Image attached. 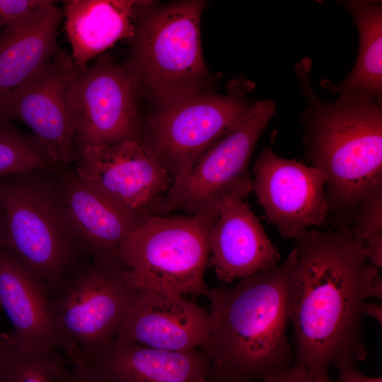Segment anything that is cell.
Segmentation results:
<instances>
[{
  "mask_svg": "<svg viewBox=\"0 0 382 382\" xmlns=\"http://www.w3.org/2000/svg\"><path fill=\"white\" fill-rule=\"evenodd\" d=\"M294 239L289 291L294 365L330 382L331 364L366 358L363 308L368 299H381L382 279L346 225L305 230Z\"/></svg>",
  "mask_w": 382,
  "mask_h": 382,
  "instance_id": "obj_1",
  "label": "cell"
},
{
  "mask_svg": "<svg viewBox=\"0 0 382 382\" xmlns=\"http://www.w3.org/2000/svg\"><path fill=\"white\" fill-rule=\"evenodd\" d=\"M296 259L210 289L209 335L203 349L209 382H256L293 366L287 336L289 291Z\"/></svg>",
  "mask_w": 382,
  "mask_h": 382,
  "instance_id": "obj_2",
  "label": "cell"
},
{
  "mask_svg": "<svg viewBox=\"0 0 382 382\" xmlns=\"http://www.w3.org/2000/svg\"><path fill=\"white\" fill-rule=\"evenodd\" d=\"M312 62L294 68L307 107L300 120L306 158L325 176L330 207L340 224L348 225L359 208L382 193V100L342 93L321 100L310 80Z\"/></svg>",
  "mask_w": 382,
  "mask_h": 382,
  "instance_id": "obj_3",
  "label": "cell"
},
{
  "mask_svg": "<svg viewBox=\"0 0 382 382\" xmlns=\"http://www.w3.org/2000/svg\"><path fill=\"white\" fill-rule=\"evenodd\" d=\"M219 210L187 216L156 215L137 226L117 258L137 291L209 297L204 280L209 234Z\"/></svg>",
  "mask_w": 382,
  "mask_h": 382,
  "instance_id": "obj_4",
  "label": "cell"
},
{
  "mask_svg": "<svg viewBox=\"0 0 382 382\" xmlns=\"http://www.w3.org/2000/svg\"><path fill=\"white\" fill-rule=\"evenodd\" d=\"M37 171L0 177L4 247L39 277L51 296L75 267L80 247L68 220L59 177L52 183Z\"/></svg>",
  "mask_w": 382,
  "mask_h": 382,
  "instance_id": "obj_5",
  "label": "cell"
},
{
  "mask_svg": "<svg viewBox=\"0 0 382 382\" xmlns=\"http://www.w3.org/2000/svg\"><path fill=\"white\" fill-rule=\"evenodd\" d=\"M204 4L178 2L141 19L136 12L130 59L125 67L138 88H146L161 105L202 92L207 78L199 32Z\"/></svg>",
  "mask_w": 382,
  "mask_h": 382,
  "instance_id": "obj_6",
  "label": "cell"
},
{
  "mask_svg": "<svg viewBox=\"0 0 382 382\" xmlns=\"http://www.w3.org/2000/svg\"><path fill=\"white\" fill-rule=\"evenodd\" d=\"M137 292L117 265L76 266L52 294L58 349L72 366L87 367L115 339Z\"/></svg>",
  "mask_w": 382,
  "mask_h": 382,
  "instance_id": "obj_7",
  "label": "cell"
},
{
  "mask_svg": "<svg viewBox=\"0 0 382 382\" xmlns=\"http://www.w3.org/2000/svg\"><path fill=\"white\" fill-rule=\"evenodd\" d=\"M252 88L243 79L225 95L200 92L162 105L142 125L139 142L173 181L241 122L253 104L245 97Z\"/></svg>",
  "mask_w": 382,
  "mask_h": 382,
  "instance_id": "obj_8",
  "label": "cell"
},
{
  "mask_svg": "<svg viewBox=\"0 0 382 382\" xmlns=\"http://www.w3.org/2000/svg\"><path fill=\"white\" fill-rule=\"evenodd\" d=\"M276 112L272 99L253 102L231 131L216 141L183 175L173 181L155 215L183 210L190 214L219 210L233 196L253 190L248 166L256 144Z\"/></svg>",
  "mask_w": 382,
  "mask_h": 382,
  "instance_id": "obj_9",
  "label": "cell"
},
{
  "mask_svg": "<svg viewBox=\"0 0 382 382\" xmlns=\"http://www.w3.org/2000/svg\"><path fill=\"white\" fill-rule=\"evenodd\" d=\"M76 69L71 54L59 48L0 102V115L26 125L57 168L79 155L71 100Z\"/></svg>",
  "mask_w": 382,
  "mask_h": 382,
  "instance_id": "obj_10",
  "label": "cell"
},
{
  "mask_svg": "<svg viewBox=\"0 0 382 382\" xmlns=\"http://www.w3.org/2000/svg\"><path fill=\"white\" fill-rule=\"evenodd\" d=\"M134 77L110 54L76 69L71 100L79 145L139 141L142 122Z\"/></svg>",
  "mask_w": 382,
  "mask_h": 382,
  "instance_id": "obj_11",
  "label": "cell"
},
{
  "mask_svg": "<svg viewBox=\"0 0 382 382\" xmlns=\"http://www.w3.org/2000/svg\"><path fill=\"white\" fill-rule=\"evenodd\" d=\"M75 173L135 216H155L173 183L137 141L81 146Z\"/></svg>",
  "mask_w": 382,
  "mask_h": 382,
  "instance_id": "obj_12",
  "label": "cell"
},
{
  "mask_svg": "<svg viewBox=\"0 0 382 382\" xmlns=\"http://www.w3.org/2000/svg\"><path fill=\"white\" fill-rule=\"evenodd\" d=\"M253 171V190L267 220L282 236L294 238L328 216L325 176L319 168L282 158L266 148Z\"/></svg>",
  "mask_w": 382,
  "mask_h": 382,
  "instance_id": "obj_13",
  "label": "cell"
},
{
  "mask_svg": "<svg viewBox=\"0 0 382 382\" xmlns=\"http://www.w3.org/2000/svg\"><path fill=\"white\" fill-rule=\"evenodd\" d=\"M209 316L184 296L137 291L115 340L170 351L203 350Z\"/></svg>",
  "mask_w": 382,
  "mask_h": 382,
  "instance_id": "obj_14",
  "label": "cell"
},
{
  "mask_svg": "<svg viewBox=\"0 0 382 382\" xmlns=\"http://www.w3.org/2000/svg\"><path fill=\"white\" fill-rule=\"evenodd\" d=\"M56 172L68 220L80 248L89 253L94 261L117 265L122 244L144 219L84 182L74 170L59 171L57 168Z\"/></svg>",
  "mask_w": 382,
  "mask_h": 382,
  "instance_id": "obj_15",
  "label": "cell"
},
{
  "mask_svg": "<svg viewBox=\"0 0 382 382\" xmlns=\"http://www.w3.org/2000/svg\"><path fill=\"white\" fill-rule=\"evenodd\" d=\"M245 197L226 200L209 234V265L224 284L252 275L279 262L270 240Z\"/></svg>",
  "mask_w": 382,
  "mask_h": 382,
  "instance_id": "obj_16",
  "label": "cell"
},
{
  "mask_svg": "<svg viewBox=\"0 0 382 382\" xmlns=\"http://www.w3.org/2000/svg\"><path fill=\"white\" fill-rule=\"evenodd\" d=\"M0 307L12 325L7 336L16 347L28 352L58 349L47 286L5 247H0Z\"/></svg>",
  "mask_w": 382,
  "mask_h": 382,
  "instance_id": "obj_17",
  "label": "cell"
},
{
  "mask_svg": "<svg viewBox=\"0 0 382 382\" xmlns=\"http://www.w3.org/2000/svg\"><path fill=\"white\" fill-rule=\"evenodd\" d=\"M209 367L203 350L170 352L114 339L86 368L100 382H197Z\"/></svg>",
  "mask_w": 382,
  "mask_h": 382,
  "instance_id": "obj_18",
  "label": "cell"
},
{
  "mask_svg": "<svg viewBox=\"0 0 382 382\" xmlns=\"http://www.w3.org/2000/svg\"><path fill=\"white\" fill-rule=\"evenodd\" d=\"M63 17V8L47 0L1 33L0 102L55 55Z\"/></svg>",
  "mask_w": 382,
  "mask_h": 382,
  "instance_id": "obj_19",
  "label": "cell"
},
{
  "mask_svg": "<svg viewBox=\"0 0 382 382\" xmlns=\"http://www.w3.org/2000/svg\"><path fill=\"white\" fill-rule=\"evenodd\" d=\"M65 30L77 68L88 66L120 40L134 35L139 1L68 0L64 1Z\"/></svg>",
  "mask_w": 382,
  "mask_h": 382,
  "instance_id": "obj_20",
  "label": "cell"
},
{
  "mask_svg": "<svg viewBox=\"0 0 382 382\" xmlns=\"http://www.w3.org/2000/svg\"><path fill=\"white\" fill-rule=\"evenodd\" d=\"M359 35L355 65L348 77L339 83L323 79L320 86L334 93H356L381 100L382 97V4L378 1H346Z\"/></svg>",
  "mask_w": 382,
  "mask_h": 382,
  "instance_id": "obj_21",
  "label": "cell"
},
{
  "mask_svg": "<svg viewBox=\"0 0 382 382\" xmlns=\"http://www.w3.org/2000/svg\"><path fill=\"white\" fill-rule=\"evenodd\" d=\"M68 369L57 349L24 351L0 336V382H63Z\"/></svg>",
  "mask_w": 382,
  "mask_h": 382,
  "instance_id": "obj_22",
  "label": "cell"
},
{
  "mask_svg": "<svg viewBox=\"0 0 382 382\" xmlns=\"http://www.w3.org/2000/svg\"><path fill=\"white\" fill-rule=\"evenodd\" d=\"M56 168L33 135L25 134L0 115V177Z\"/></svg>",
  "mask_w": 382,
  "mask_h": 382,
  "instance_id": "obj_23",
  "label": "cell"
},
{
  "mask_svg": "<svg viewBox=\"0 0 382 382\" xmlns=\"http://www.w3.org/2000/svg\"><path fill=\"white\" fill-rule=\"evenodd\" d=\"M47 0H0V34L9 25L24 18Z\"/></svg>",
  "mask_w": 382,
  "mask_h": 382,
  "instance_id": "obj_24",
  "label": "cell"
},
{
  "mask_svg": "<svg viewBox=\"0 0 382 382\" xmlns=\"http://www.w3.org/2000/svg\"><path fill=\"white\" fill-rule=\"evenodd\" d=\"M335 366L339 372L335 382H382L381 377H371L362 373L354 359L343 360Z\"/></svg>",
  "mask_w": 382,
  "mask_h": 382,
  "instance_id": "obj_25",
  "label": "cell"
},
{
  "mask_svg": "<svg viewBox=\"0 0 382 382\" xmlns=\"http://www.w3.org/2000/svg\"><path fill=\"white\" fill-rule=\"evenodd\" d=\"M262 382H323L303 368L292 366L266 378Z\"/></svg>",
  "mask_w": 382,
  "mask_h": 382,
  "instance_id": "obj_26",
  "label": "cell"
},
{
  "mask_svg": "<svg viewBox=\"0 0 382 382\" xmlns=\"http://www.w3.org/2000/svg\"><path fill=\"white\" fill-rule=\"evenodd\" d=\"M63 382H100L86 367L72 366L69 368Z\"/></svg>",
  "mask_w": 382,
  "mask_h": 382,
  "instance_id": "obj_27",
  "label": "cell"
},
{
  "mask_svg": "<svg viewBox=\"0 0 382 382\" xmlns=\"http://www.w3.org/2000/svg\"><path fill=\"white\" fill-rule=\"evenodd\" d=\"M364 316H368L374 318L381 324L382 322V306L378 303L366 302L363 308Z\"/></svg>",
  "mask_w": 382,
  "mask_h": 382,
  "instance_id": "obj_28",
  "label": "cell"
},
{
  "mask_svg": "<svg viewBox=\"0 0 382 382\" xmlns=\"http://www.w3.org/2000/svg\"><path fill=\"white\" fill-rule=\"evenodd\" d=\"M5 239V223L4 212L0 204V247L4 246Z\"/></svg>",
  "mask_w": 382,
  "mask_h": 382,
  "instance_id": "obj_29",
  "label": "cell"
},
{
  "mask_svg": "<svg viewBox=\"0 0 382 382\" xmlns=\"http://www.w3.org/2000/svg\"><path fill=\"white\" fill-rule=\"evenodd\" d=\"M197 382H209V381L207 378H204V379L198 381Z\"/></svg>",
  "mask_w": 382,
  "mask_h": 382,
  "instance_id": "obj_30",
  "label": "cell"
},
{
  "mask_svg": "<svg viewBox=\"0 0 382 382\" xmlns=\"http://www.w3.org/2000/svg\"><path fill=\"white\" fill-rule=\"evenodd\" d=\"M0 311H1V307H0Z\"/></svg>",
  "mask_w": 382,
  "mask_h": 382,
  "instance_id": "obj_31",
  "label": "cell"
}]
</instances>
